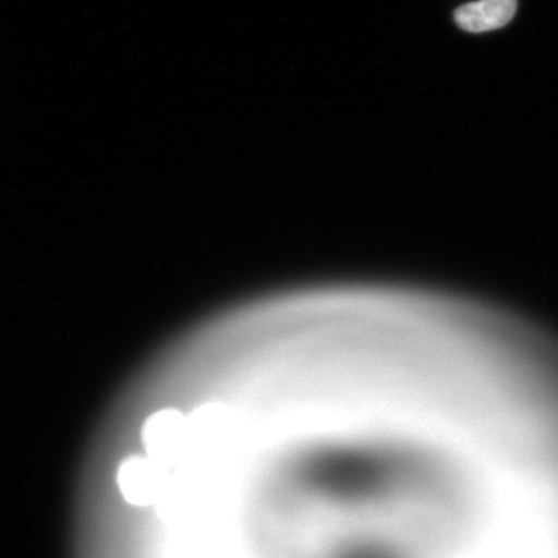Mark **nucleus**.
<instances>
[{"label":"nucleus","mask_w":558,"mask_h":558,"mask_svg":"<svg viewBox=\"0 0 558 558\" xmlns=\"http://www.w3.org/2000/svg\"><path fill=\"white\" fill-rule=\"evenodd\" d=\"M239 416L222 401H208L187 415V449L222 451L239 438Z\"/></svg>","instance_id":"obj_1"},{"label":"nucleus","mask_w":558,"mask_h":558,"mask_svg":"<svg viewBox=\"0 0 558 558\" xmlns=\"http://www.w3.org/2000/svg\"><path fill=\"white\" fill-rule=\"evenodd\" d=\"M142 439L155 462H173L187 450V415L179 409H160L146 418Z\"/></svg>","instance_id":"obj_2"},{"label":"nucleus","mask_w":558,"mask_h":558,"mask_svg":"<svg viewBox=\"0 0 558 558\" xmlns=\"http://www.w3.org/2000/svg\"><path fill=\"white\" fill-rule=\"evenodd\" d=\"M515 11L518 0H477L459 7L453 17L464 32L485 33L509 24Z\"/></svg>","instance_id":"obj_3"},{"label":"nucleus","mask_w":558,"mask_h":558,"mask_svg":"<svg viewBox=\"0 0 558 558\" xmlns=\"http://www.w3.org/2000/svg\"><path fill=\"white\" fill-rule=\"evenodd\" d=\"M155 460L144 457L124 459L117 472L118 487L131 505H148L156 493L158 469Z\"/></svg>","instance_id":"obj_4"}]
</instances>
